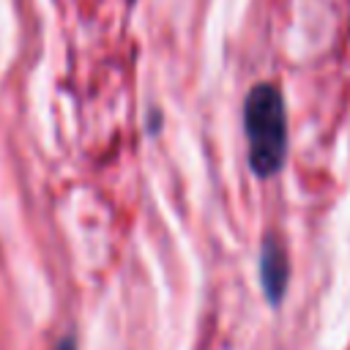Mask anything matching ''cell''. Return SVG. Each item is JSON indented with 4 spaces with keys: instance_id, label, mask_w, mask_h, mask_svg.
Wrapping results in <instances>:
<instances>
[{
    "instance_id": "cell-1",
    "label": "cell",
    "mask_w": 350,
    "mask_h": 350,
    "mask_svg": "<svg viewBox=\"0 0 350 350\" xmlns=\"http://www.w3.org/2000/svg\"><path fill=\"white\" fill-rule=\"evenodd\" d=\"M243 129L249 142V164L257 178L279 172L287 153V115L276 85L260 82L249 90L243 104Z\"/></svg>"
},
{
    "instance_id": "cell-2",
    "label": "cell",
    "mask_w": 350,
    "mask_h": 350,
    "mask_svg": "<svg viewBox=\"0 0 350 350\" xmlns=\"http://www.w3.org/2000/svg\"><path fill=\"white\" fill-rule=\"evenodd\" d=\"M260 279L271 304H279L287 287V254L276 238H268L260 254Z\"/></svg>"
},
{
    "instance_id": "cell-3",
    "label": "cell",
    "mask_w": 350,
    "mask_h": 350,
    "mask_svg": "<svg viewBox=\"0 0 350 350\" xmlns=\"http://www.w3.org/2000/svg\"><path fill=\"white\" fill-rule=\"evenodd\" d=\"M55 350H74V342H71V339H63V342H60Z\"/></svg>"
}]
</instances>
